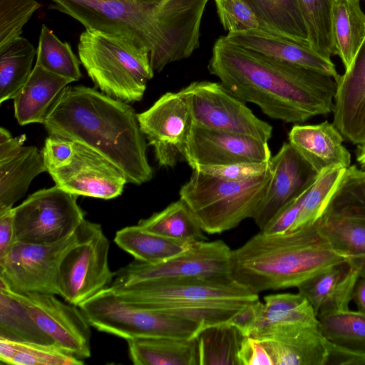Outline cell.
I'll return each mask as SVG.
<instances>
[{
    "label": "cell",
    "instance_id": "6da1fadb",
    "mask_svg": "<svg viewBox=\"0 0 365 365\" xmlns=\"http://www.w3.org/2000/svg\"><path fill=\"white\" fill-rule=\"evenodd\" d=\"M208 70L232 95L274 120L298 124L333 110L334 78L244 48L225 36L212 47Z\"/></svg>",
    "mask_w": 365,
    "mask_h": 365
},
{
    "label": "cell",
    "instance_id": "7a4b0ae2",
    "mask_svg": "<svg viewBox=\"0 0 365 365\" xmlns=\"http://www.w3.org/2000/svg\"><path fill=\"white\" fill-rule=\"evenodd\" d=\"M50 8L86 29L127 36L145 48L154 71L188 58L200 46V25L209 0H51Z\"/></svg>",
    "mask_w": 365,
    "mask_h": 365
},
{
    "label": "cell",
    "instance_id": "3957f363",
    "mask_svg": "<svg viewBox=\"0 0 365 365\" xmlns=\"http://www.w3.org/2000/svg\"><path fill=\"white\" fill-rule=\"evenodd\" d=\"M43 125L48 135L81 143L108 159L129 183L153 178L146 139L128 103L90 87L67 86Z\"/></svg>",
    "mask_w": 365,
    "mask_h": 365
},
{
    "label": "cell",
    "instance_id": "277c9868",
    "mask_svg": "<svg viewBox=\"0 0 365 365\" xmlns=\"http://www.w3.org/2000/svg\"><path fill=\"white\" fill-rule=\"evenodd\" d=\"M322 235L318 220L295 230L260 231L232 250L231 277L251 292L297 288L317 273L346 260Z\"/></svg>",
    "mask_w": 365,
    "mask_h": 365
},
{
    "label": "cell",
    "instance_id": "5b68a950",
    "mask_svg": "<svg viewBox=\"0 0 365 365\" xmlns=\"http://www.w3.org/2000/svg\"><path fill=\"white\" fill-rule=\"evenodd\" d=\"M122 300L207 326L229 322L243 307L259 299L233 279L167 278L110 285Z\"/></svg>",
    "mask_w": 365,
    "mask_h": 365
},
{
    "label": "cell",
    "instance_id": "8992f818",
    "mask_svg": "<svg viewBox=\"0 0 365 365\" xmlns=\"http://www.w3.org/2000/svg\"><path fill=\"white\" fill-rule=\"evenodd\" d=\"M80 61L102 93L126 103L140 101L153 77L148 51L131 38L86 29L78 45Z\"/></svg>",
    "mask_w": 365,
    "mask_h": 365
},
{
    "label": "cell",
    "instance_id": "52a82bcc",
    "mask_svg": "<svg viewBox=\"0 0 365 365\" xmlns=\"http://www.w3.org/2000/svg\"><path fill=\"white\" fill-rule=\"evenodd\" d=\"M270 178V168L259 177L244 181L222 180L192 170L180 189V199L189 207L205 232L220 234L254 217Z\"/></svg>",
    "mask_w": 365,
    "mask_h": 365
},
{
    "label": "cell",
    "instance_id": "ba28073f",
    "mask_svg": "<svg viewBox=\"0 0 365 365\" xmlns=\"http://www.w3.org/2000/svg\"><path fill=\"white\" fill-rule=\"evenodd\" d=\"M78 307L91 327L126 341L161 336L191 339L204 327L192 320L125 302L110 286L81 303Z\"/></svg>",
    "mask_w": 365,
    "mask_h": 365
},
{
    "label": "cell",
    "instance_id": "9c48e42d",
    "mask_svg": "<svg viewBox=\"0 0 365 365\" xmlns=\"http://www.w3.org/2000/svg\"><path fill=\"white\" fill-rule=\"evenodd\" d=\"M78 233L62 259L58 279L60 296L77 307L109 287L115 277L108 263L110 242L101 226L84 219Z\"/></svg>",
    "mask_w": 365,
    "mask_h": 365
},
{
    "label": "cell",
    "instance_id": "30bf717a",
    "mask_svg": "<svg viewBox=\"0 0 365 365\" xmlns=\"http://www.w3.org/2000/svg\"><path fill=\"white\" fill-rule=\"evenodd\" d=\"M76 197L56 185L31 194L14 207L15 241L51 243L73 235L85 219Z\"/></svg>",
    "mask_w": 365,
    "mask_h": 365
},
{
    "label": "cell",
    "instance_id": "8fae6325",
    "mask_svg": "<svg viewBox=\"0 0 365 365\" xmlns=\"http://www.w3.org/2000/svg\"><path fill=\"white\" fill-rule=\"evenodd\" d=\"M78 239L77 229L73 235L55 242H16L9 252L0 259V282L16 293L60 296L61 263Z\"/></svg>",
    "mask_w": 365,
    "mask_h": 365
},
{
    "label": "cell",
    "instance_id": "7c38bea8",
    "mask_svg": "<svg viewBox=\"0 0 365 365\" xmlns=\"http://www.w3.org/2000/svg\"><path fill=\"white\" fill-rule=\"evenodd\" d=\"M180 91L188 104L193 125L264 142L271 138L272 126L257 118L220 83L195 81Z\"/></svg>",
    "mask_w": 365,
    "mask_h": 365
},
{
    "label": "cell",
    "instance_id": "4fadbf2b",
    "mask_svg": "<svg viewBox=\"0 0 365 365\" xmlns=\"http://www.w3.org/2000/svg\"><path fill=\"white\" fill-rule=\"evenodd\" d=\"M232 250L222 240L197 241L184 252L155 264L138 260L115 272L110 285L167 278L229 279Z\"/></svg>",
    "mask_w": 365,
    "mask_h": 365
},
{
    "label": "cell",
    "instance_id": "5bb4252c",
    "mask_svg": "<svg viewBox=\"0 0 365 365\" xmlns=\"http://www.w3.org/2000/svg\"><path fill=\"white\" fill-rule=\"evenodd\" d=\"M138 119L160 167L173 168L178 162L185 161L192 120L180 91L165 93L148 110L138 113Z\"/></svg>",
    "mask_w": 365,
    "mask_h": 365
},
{
    "label": "cell",
    "instance_id": "9a60e30c",
    "mask_svg": "<svg viewBox=\"0 0 365 365\" xmlns=\"http://www.w3.org/2000/svg\"><path fill=\"white\" fill-rule=\"evenodd\" d=\"M11 292L55 344L81 359L91 356V324L78 307L54 294Z\"/></svg>",
    "mask_w": 365,
    "mask_h": 365
},
{
    "label": "cell",
    "instance_id": "2e32d148",
    "mask_svg": "<svg viewBox=\"0 0 365 365\" xmlns=\"http://www.w3.org/2000/svg\"><path fill=\"white\" fill-rule=\"evenodd\" d=\"M47 172L56 186L76 196L113 199L121 195L128 182L111 161L77 142L70 160Z\"/></svg>",
    "mask_w": 365,
    "mask_h": 365
},
{
    "label": "cell",
    "instance_id": "e0dca14e",
    "mask_svg": "<svg viewBox=\"0 0 365 365\" xmlns=\"http://www.w3.org/2000/svg\"><path fill=\"white\" fill-rule=\"evenodd\" d=\"M271 158L267 142L193 124L185 149V161L192 170L200 165L269 162Z\"/></svg>",
    "mask_w": 365,
    "mask_h": 365
},
{
    "label": "cell",
    "instance_id": "ac0fdd59",
    "mask_svg": "<svg viewBox=\"0 0 365 365\" xmlns=\"http://www.w3.org/2000/svg\"><path fill=\"white\" fill-rule=\"evenodd\" d=\"M271 178L252 219L260 229L283 207L304 192L318 174L289 143H284L269 160Z\"/></svg>",
    "mask_w": 365,
    "mask_h": 365
},
{
    "label": "cell",
    "instance_id": "d6986e66",
    "mask_svg": "<svg viewBox=\"0 0 365 365\" xmlns=\"http://www.w3.org/2000/svg\"><path fill=\"white\" fill-rule=\"evenodd\" d=\"M334 99L333 123L344 139L365 144V38L350 67L340 75Z\"/></svg>",
    "mask_w": 365,
    "mask_h": 365
},
{
    "label": "cell",
    "instance_id": "ffe728a7",
    "mask_svg": "<svg viewBox=\"0 0 365 365\" xmlns=\"http://www.w3.org/2000/svg\"><path fill=\"white\" fill-rule=\"evenodd\" d=\"M259 341L274 365H328L329 341L321 334L318 324H292Z\"/></svg>",
    "mask_w": 365,
    "mask_h": 365
},
{
    "label": "cell",
    "instance_id": "44dd1931",
    "mask_svg": "<svg viewBox=\"0 0 365 365\" xmlns=\"http://www.w3.org/2000/svg\"><path fill=\"white\" fill-rule=\"evenodd\" d=\"M225 37L244 48L331 76L336 81L340 76L331 59L321 56L307 45L270 34L261 29L228 32Z\"/></svg>",
    "mask_w": 365,
    "mask_h": 365
},
{
    "label": "cell",
    "instance_id": "7402d4cb",
    "mask_svg": "<svg viewBox=\"0 0 365 365\" xmlns=\"http://www.w3.org/2000/svg\"><path fill=\"white\" fill-rule=\"evenodd\" d=\"M288 138L318 175L331 167L351 166V154L333 123L326 120L314 125L297 124L292 128Z\"/></svg>",
    "mask_w": 365,
    "mask_h": 365
},
{
    "label": "cell",
    "instance_id": "603a6c76",
    "mask_svg": "<svg viewBox=\"0 0 365 365\" xmlns=\"http://www.w3.org/2000/svg\"><path fill=\"white\" fill-rule=\"evenodd\" d=\"M359 277L357 269L346 259L312 276L297 289L318 317L327 312L349 309Z\"/></svg>",
    "mask_w": 365,
    "mask_h": 365
},
{
    "label": "cell",
    "instance_id": "cb8c5ba5",
    "mask_svg": "<svg viewBox=\"0 0 365 365\" xmlns=\"http://www.w3.org/2000/svg\"><path fill=\"white\" fill-rule=\"evenodd\" d=\"M72 81L35 65L14 98V116L21 125L43 124L51 106Z\"/></svg>",
    "mask_w": 365,
    "mask_h": 365
},
{
    "label": "cell",
    "instance_id": "d4e9b609",
    "mask_svg": "<svg viewBox=\"0 0 365 365\" xmlns=\"http://www.w3.org/2000/svg\"><path fill=\"white\" fill-rule=\"evenodd\" d=\"M47 171L42 152L35 146H22L0 159V212L13 208L24 196L31 181Z\"/></svg>",
    "mask_w": 365,
    "mask_h": 365
},
{
    "label": "cell",
    "instance_id": "484cf974",
    "mask_svg": "<svg viewBox=\"0 0 365 365\" xmlns=\"http://www.w3.org/2000/svg\"><path fill=\"white\" fill-rule=\"evenodd\" d=\"M127 342L129 356L135 365H200L196 336L144 337Z\"/></svg>",
    "mask_w": 365,
    "mask_h": 365
},
{
    "label": "cell",
    "instance_id": "4316f807",
    "mask_svg": "<svg viewBox=\"0 0 365 365\" xmlns=\"http://www.w3.org/2000/svg\"><path fill=\"white\" fill-rule=\"evenodd\" d=\"M296 324H318L309 302L299 292L269 294L264 297L262 312L250 336L263 340L276 330Z\"/></svg>",
    "mask_w": 365,
    "mask_h": 365
},
{
    "label": "cell",
    "instance_id": "83f0119b",
    "mask_svg": "<svg viewBox=\"0 0 365 365\" xmlns=\"http://www.w3.org/2000/svg\"><path fill=\"white\" fill-rule=\"evenodd\" d=\"M243 1L255 14L261 30L309 46L307 26L296 0Z\"/></svg>",
    "mask_w": 365,
    "mask_h": 365
},
{
    "label": "cell",
    "instance_id": "f1b7e54d",
    "mask_svg": "<svg viewBox=\"0 0 365 365\" xmlns=\"http://www.w3.org/2000/svg\"><path fill=\"white\" fill-rule=\"evenodd\" d=\"M361 0H331V31L337 56L347 70L365 38Z\"/></svg>",
    "mask_w": 365,
    "mask_h": 365
},
{
    "label": "cell",
    "instance_id": "f546056e",
    "mask_svg": "<svg viewBox=\"0 0 365 365\" xmlns=\"http://www.w3.org/2000/svg\"><path fill=\"white\" fill-rule=\"evenodd\" d=\"M114 242L135 260L148 264L158 263L174 257L195 242L169 238L147 230L138 225L117 231Z\"/></svg>",
    "mask_w": 365,
    "mask_h": 365
},
{
    "label": "cell",
    "instance_id": "4dcf8cb0",
    "mask_svg": "<svg viewBox=\"0 0 365 365\" xmlns=\"http://www.w3.org/2000/svg\"><path fill=\"white\" fill-rule=\"evenodd\" d=\"M33 45L20 36L0 48V103L14 99L26 82L36 54Z\"/></svg>",
    "mask_w": 365,
    "mask_h": 365
},
{
    "label": "cell",
    "instance_id": "1f68e13d",
    "mask_svg": "<svg viewBox=\"0 0 365 365\" xmlns=\"http://www.w3.org/2000/svg\"><path fill=\"white\" fill-rule=\"evenodd\" d=\"M0 337L20 342L54 344L10 289L2 283H0Z\"/></svg>",
    "mask_w": 365,
    "mask_h": 365
},
{
    "label": "cell",
    "instance_id": "d6a6232c",
    "mask_svg": "<svg viewBox=\"0 0 365 365\" xmlns=\"http://www.w3.org/2000/svg\"><path fill=\"white\" fill-rule=\"evenodd\" d=\"M244 336L229 322L207 326L196 336L200 365H240Z\"/></svg>",
    "mask_w": 365,
    "mask_h": 365
},
{
    "label": "cell",
    "instance_id": "836d02e7",
    "mask_svg": "<svg viewBox=\"0 0 365 365\" xmlns=\"http://www.w3.org/2000/svg\"><path fill=\"white\" fill-rule=\"evenodd\" d=\"M138 225L154 233L178 240H206L204 231L193 213L181 199L149 217L140 220Z\"/></svg>",
    "mask_w": 365,
    "mask_h": 365
},
{
    "label": "cell",
    "instance_id": "e575fe53",
    "mask_svg": "<svg viewBox=\"0 0 365 365\" xmlns=\"http://www.w3.org/2000/svg\"><path fill=\"white\" fill-rule=\"evenodd\" d=\"M331 247L347 259L365 257V219L325 212L318 220Z\"/></svg>",
    "mask_w": 365,
    "mask_h": 365
},
{
    "label": "cell",
    "instance_id": "d590c367",
    "mask_svg": "<svg viewBox=\"0 0 365 365\" xmlns=\"http://www.w3.org/2000/svg\"><path fill=\"white\" fill-rule=\"evenodd\" d=\"M0 361L11 365H82L78 359L55 344L20 342L0 337Z\"/></svg>",
    "mask_w": 365,
    "mask_h": 365
},
{
    "label": "cell",
    "instance_id": "8d00e7d4",
    "mask_svg": "<svg viewBox=\"0 0 365 365\" xmlns=\"http://www.w3.org/2000/svg\"><path fill=\"white\" fill-rule=\"evenodd\" d=\"M318 328L329 342L353 350L365 351V314L349 309L317 317Z\"/></svg>",
    "mask_w": 365,
    "mask_h": 365
},
{
    "label": "cell",
    "instance_id": "74e56055",
    "mask_svg": "<svg viewBox=\"0 0 365 365\" xmlns=\"http://www.w3.org/2000/svg\"><path fill=\"white\" fill-rule=\"evenodd\" d=\"M346 169L342 166H334L318 175L314 183L304 192L300 212L289 232L312 223L322 216Z\"/></svg>",
    "mask_w": 365,
    "mask_h": 365
},
{
    "label": "cell",
    "instance_id": "f35d334b",
    "mask_svg": "<svg viewBox=\"0 0 365 365\" xmlns=\"http://www.w3.org/2000/svg\"><path fill=\"white\" fill-rule=\"evenodd\" d=\"M80 61L67 42L61 41L45 24L41 26L35 65L72 82L81 78Z\"/></svg>",
    "mask_w": 365,
    "mask_h": 365
},
{
    "label": "cell",
    "instance_id": "ab89813d",
    "mask_svg": "<svg viewBox=\"0 0 365 365\" xmlns=\"http://www.w3.org/2000/svg\"><path fill=\"white\" fill-rule=\"evenodd\" d=\"M304 18L309 46L324 58L337 55L331 21V0H296Z\"/></svg>",
    "mask_w": 365,
    "mask_h": 365
},
{
    "label": "cell",
    "instance_id": "60d3db41",
    "mask_svg": "<svg viewBox=\"0 0 365 365\" xmlns=\"http://www.w3.org/2000/svg\"><path fill=\"white\" fill-rule=\"evenodd\" d=\"M325 212L365 219V182L356 165L346 169Z\"/></svg>",
    "mask_w": 365,
    "mask_h": 365
},
{
    "label": "cell",
    "instance_id": "b9f144b4",
    "mask_svg": "<svg viewBox=\"0 0 365 365\" xmlns=\"http://www.w3.org/2000/svg\"><path fill=\"white\" fill-rule=\"evenodd\" d=\"M39 7L36 0H0V48L21 36L24 26Z\"/></svg>",
    "mask_w": 365,
    "mask_h": 365
},
{
    "label": "cell",
    "instance_id": "7bdbcfd3",
    "mask_svg": "<svg viewBox=\"0 0 365 365\" xmlns=\"http://www.w3.org/2000/svg\"><path fill=\"white\" fill-rule=\"evenodd\" d=\"M217 14L228 32L261 29L258 19L243 0H215Z\"/></svg>",
    "mask_w": 365,
    "mask_h": 365
},
{
    "label": "cell",
    "instance_id": "ee69618b",
    "mask_svg": "<svg viewBox=\"0 0 365 365\" xmlns=\"http://www.w3.org/2000/svg\"><path fill=\"white\" fill-rule=\"evenodd\" d=\"M270 168L269 161L264 163H237L220 165H200L197 170L205 174L230 181H244L259 177Z\"/></svg>",
    "mask_w": 365,
    "mask_h": 365
},
{
    "label": "cell",
    "instance_id": "f6af8a7d",
    "mask_svg": "<svg viewBox=\"0 0 365 365\" xmlns=\"http://www.w3.org/2000/svg\"><path fill=\"white\" fill-rule=\"evenodd\" d=\"M73 151V141L48 135L41 151L47 171L64 165Z\"/></svg>",
    "mask_w": 365,
    "mask_h": 365
},
{
    "label": "cell",
    "instance_id": "bcb514c9",
    "mask_svg": "<svg viewBox=\"0 0 365 365\" xmlns=\"http://www.w3.org/2000/svg\"><path fill=\"white\" fill-rule=\"evenodd\" d=\"M303 194L283 207L261 231L268 235L289 232L300 212Z\"/></svg>",
    "mask_w": 365,
    "mask_h": 365
},
{
    "label": "cell",
    "instance_id": "7dc6e473",
    "mask_svg": "<svg viewBox=\"0 0 365 365\" xmlns=\"http://www.w3.org/2000/svg\"><path fill=\"white\" fill-rule=\"evenodd\" d=\"M240 365H274L273 361L262 342L252 337L245 336L238 351Z\"/></svg>",
    "mask_w": 365,
    "mask_h": 365
},
{
    "label": "cell",
    "instance_id": "c3c4849f",
    "mask_svg": "<svg viewBox=\"0 0 365 365\" xmlns=\"http://www.w3.org/2000/svg\"><path fill=\"white\" fill-rule=\"evenodd\" d=\"M263 303L259 299L240 309L229 323L236 327L244 336H250L257 324Z\"/></svg>",
    "mask_w": 365,
    "mask_h": 365
},
{
    "label": "cell",
    "instance_id": "681fc988",
    "mask_svg": "<svg viewBox=\"0 0 365 365\" xmlns=\"http://www.w3.org/2000/svg\"><path fill=\"white\" fill-rule=\"evenodd\" d=\"M328 365H365V351L353 350L329 342Z\"/></svg>",
    "mask_w": 365,
    "mask_h": 365
},
{
    "label": "cell",
    "instance_id": "f907efd6",
    "mask_svg": "<svg viewBox=\"0 0 365 365\" xmlns=\"http://www.w3.org/2000/svg\"><path fill=\"white\" fill-rule=\"evenodd\" d=\"M15 242L13 207L0 212V259L9 252Z\"/></svg>",
    "mask_w": 365,
    "mask_h": 365
},
{
    "label": "cell",
    "instance_id": "816d5d0a",
    "mask_svg": "<svg viewBox=\"0 0 365 365\" xmlns=\"http://www.w3.org/2000/svg\"><path fill=\"white\" fill-rule=\"evenodd\" d=\"M22 146L21 139L13 138L8 130L3 127L0 128V159L15 153Z\"/></svg>",
    "mask_w": 365,
    "mask_h": 365
},
{
    "label": "cell",
    "instance_id": "f5cc1de1",
    "mask_svg": "<svg viewBox=\"0 0 365 365\" xmlns=\"http://www.w3.org/2000/svg\"><path fill=\"white\" fill-rule=\"evenodd\" d=\"M352 301L356 304L357 310L365 314V278L359 277L352 294Z\"/></svg>",
    "mask_w": 365,
    "mask_h": 365
},
{
    "label": "cell",
    "instance_id": "db71d44e",
    "mask_svg": "<svg viewBox=\"0 0 365 365\" xmlns=\"http://www.w3.org/2000/svg\"><path fill=\"white\" fill-rule=\"evenodd\" d=\"M347 260L357 269L359 276L365 278V257L349 258Z\"/></svg>",
    "mask_w": 365,
    "mask_h": 365
},
{
    "label": "cell",
    "instance_id": "11a10c76",
    "mask_svg": "<svg viewBox=\"0 0 365 365\" xmlns=\"http://www.w3.org/2000/svg\"><path fill=\"white\" fill-rule=\"evenodd\" d=\"M356 155V160L360 165L365 164V144L357 145Z\"/></svg>",
    "mask_w": 365,
    "mask_h": 365
},
{
    "label": "cell",
    "instance_id": "9f6ffc18",
    "mask_svg": "<svg viewBox=\"0 0 365 365\" xmlns=\"http://www.w3.org/2000/svg\"><path fill=\"white\" fill-rule=\"evenodd\" d=\"M360 169H361V172L362 178H363L364 181L365 182V164L361 165Z\"/></svg>",
    "mask_w": 365,
    "mask_h": 365
},
{
    "label": "cell",
    "instance_id": "6f0895ef",
    "mask_svg": "<svg viewBox=\"0 0 365 365\" xmlns=\"http://www.w3.org/2000/svg\"><path fill=\"white\" fill-rule=\"evenodd\" d=\"M139 2H145V3H154V2H159L163 0H135Z\"/></svg>",
    "mask_w": 365,
    "mask_h": 365
}]
</instances>
